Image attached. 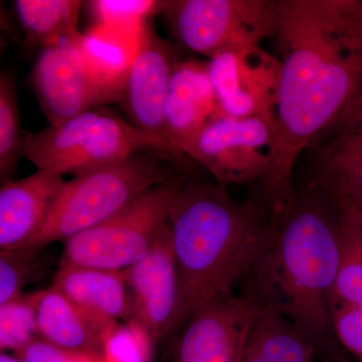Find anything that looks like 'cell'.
Segmentation results:
<instances>
[{
	"label": "cell",
	"mask_w": 362,
	"mask_h": 362,
	"mask_svg": "<svg viewBox=\"0 0 362 362\" xmlns=\"http://www.w3.org/2000/svg\"><path fill=\"white\" fill-rule=\"evenodd\" d=\"M276 37L277 156L262 182L271 204L291 197L300 154L332 126L362 85V23L350 13L349 0H279Z\"/></svg>",
	"instance_id": "cell-1"
},
{
	"label": "cell",
	"mask_w": 362,
	"mask_h": 362,
	"mask_svg": "<svg viewBox=\"0 0 362 362\" xmlns=\"http://www.w3.org/2000/svg\"><path fill=\"white\" fill-rule=\"evenodd\" d=\"M268 220L240 295L304 331L317 349L335 338L328 295L341 265L345 216L339 201L309 182Z\"/></svg>",
	"instance_id": "cell-2"
},
{
	"label": "cell",
	"mask_w": 362,
	"mask_h": 362,
	"mask_svg": "<svg viewBox=\"0 0 362 362\" xmlns=\"http://www.w3.org/2000/svg\"><path fill=\"white\" fill-rule=\"evenodd\" d=\"M265 202H238L226 187L183 181L168 214L178 273L175 331L242 286L268 220Z\"/></svg>",
	"instance_id": "cell-3"
},
{
	"label": "cell",
	"mask_w": 362,
	"mask_h": 362,
	"mask_svg": "<svg viewBox=\"0 0 362 362\" xmlns=\"http://www.w3.org/2000/svg\"><path fill=\"white\" fill-rule=\"evenodd\" d=\"M171 177L160 159L141 153L80 173L66 181L42 230L16 250L40 252L52 243L66 242Z\"/></svg>",
	"instance_id": "cell-4"
},
{
	"label": "cell",
	"mask_w": 362,
	"mask_h": 362,
	"mask_svg": "<svg viewBox=\"0 0 362 362\" xmlns=\"http://www.w3.org/2000/svg\"><path fill=\"white\" fill-rule=\"evenodd\" d=\"M146 149L168 153L163 143L144 134L113 111L98 107L61 125L23 135L21 152L37 170L77 175L125 160Z\"/></svg>",
	"instance_id": "cell-5"
},
{
	"label": "cell",
	"mask_w": 362,
	"mask_h": 362,
	"mask_svg": "<svg viewBox=\"0 0 362 362\" xmlns=\"http://www.w3.org/2000/svg\"><path fill=\"white\" fill-rule=\"evenodd\" d=\"M183 181L156 185L110 218L66 240L59 268L124 271L144 258L168 226V214Z\"/></svg>",
	"instance_id": "cell-6"
},
{
	"label": "cell",
	"mask_w": 362,
	"mask_h": 362,
	"mask_svg": "<svg viewBox=\"0 0 362 362\" xmlns=\"http://www.w3.org/2000/svg\"><path fill=\"white\" fill-rule=\"evenodd\" d=\"M166 11L181 44L209 59L259 47L279 30L276 0H182Z\"/></svg>",
	"instance_id": "cell-7"
},
{
	"label": "cell",
	"mask_w": 362,
	"mask_h": 362,
	"mask_svg": "<svg viewBox=\"0 0 362 362\" xmlns=\"http://www.w3.org/2000/svg\"><path fill=\"white\" fill-rule=\"evenodd\" d=\"M182 154L206 168L221 187L264 182L277 156L275 114L218 117L183 146Z\"/></svg>",
	"instance_id": "cell-8"
},
{
	"label": "cell",
	"mask_w": 362,
	"mask_h": 362,
	"mask_svg": "<svg viewBox=\"0 0 362 362\" xmlns=\"http://www.w3.org/2000/svg\"><path fill=\"white\" fill-rule=\"evenodd\" d=\"M83 37L77 33L44 45L33 66V87L52 126L117 100L95 74Z\"/></svg>",
	"instance_id": "cell-9"
},
{
	"label": "cell",
	"mask_w": 362,
	"mask_h": 362,
	"mask_svg": "<svg viewBox=\"0 0 362 362\" xmlns=\"http://www.w3.org/2000/svg\"><path fill=\"white\" fill-rule=\"evenodd\" d=\"M259 310L240 294L204 305L178 329L173 362H242Z\"/></svg>",
	"instance_id": "cell-10"
},
{
	"label": "cell",
	"mask_w": 362,
	"mask_h": 362,
	"mask_svg": "<svg viewBox=\"0 0 362 362\" xmlns=\"http://www.w3.org/2000/svg\"><path fill=\"white\" fill-rule=\"evenodd\" d=\"M207 68L223 115L246 118L275 111L281 62L261 45L218 54Z\"/></svg>",
	"instance_id": "cell-11"
},
{
	"label": "cell",
	"mask_w": 362,
	"mask_h": 362,
	"mask_svg": "<svg viewBox=\"0 0 362 362\" xmlns=\"http://www.w3.org/2000/svg\"><path fill=\"white\" fill-rule=\"evenodd\" d=\"M178 63L168 42L150 26L141 25L121 99L131 124L163 143L168 151L164 105L171 76Z\"/></svg>",
	"instance_id": "cell-12"
},
{
	"label": "cell",
	"mask_w": 362,
	"mask_h": 362,
	"mask_svg": "<svg viewBox=\"0 0 362 362\" xmlns=\"http://www.w3.org/2000/svg\"><path fill=\"white\" fill-rule=\"evenodd\" d=\"M124 272L129 319L141 324L154 342L175 332L178 273L168 223L146 256Z\"/></svg>",
	"instance_id": "cell-13"
},
{
	"label": "cell",
	"mask_w": 362,
	"mask_h": 362,
	"mask_svg": "<svg viewBox=\"0 0 362 362\" xmlns=\"http://www.w3.org/2000/svg\"><path fill=\"white\" fill-rule=\"evenodd\" d=\"M221 115L207 63H178L171 76L164 105V130L169 156L182 158L183 146Z\"/></svg>",
	"instance_id": "cell-14"
},
{
	"label": "cell",
	"mask_w": 362,
	"mask_h": 362,
	"mask_svg": "<svg viewBox=\"0 0 362 362\" xmlns=\"http://www.w3.org/2000/svg\"><path fill=\"white\" fill-rule=\"evenodd\" d=\"M56 171L37 170L0 188V251L16 250L42 230L52 204L65 185Z\"/></svg>",
	"instance_id": "cell-15"
},
{
	"label": "cell",
	"mask_w": 362,
	"mask_h": 362,
	"mask_svg": "<svg viewBox=\"0 0 362 362\" xmlns=\"http://www.w3.org/2000/svg\"><path fill=\"white\" fill-rule=\"evenodd\" d=\"M52 286L106 334L120 319L130 318L129 294L124 271L59 268Z\"/></svg>",
	"instance_id": "cell-16"
},
{
	"label": "cell",
	"mask_w": 362,
	"mask_h": 362,
	"mask_svg": "<svg viewBox=\"0 0 362 362\" xmlns=\"http://www.w3.org/2000/svg\"><path fill=\"white\" fill-rule=\"evenodd\" d=\"M344 216V249L328 312L335 338L362 362V244L345 211Z\"/></svg>",
	"instance_id": "cell-17"
},
{
	"label": "cell",
	"mask_w": 362,
	"mask_h": 362,
	"mask_svg": "<svg viewBox=\"0 0 362 362\" xmlns=\"http://www.w3.org/2000/svg\"><path fill=\"white\" fill-rule=\"evenodd\" d=\"M37 335L59 349L102 361L106 332L54 289L35 292Z\"/></svg>",
	"instance_id": "cell-18"
},
{
	"label": "cell",
	"mask_w": 362,
	"mask_h": 362,
	"mask_svg": "<svg viewBox=\"0 0 362 362\" xmlns=\"http://www.w3.org/2000/svg\"><path fill=\"white\" fill-rule=\"evenodd\" d=\"M311 182L340 201L362 204V126L338 133L321 150Z\"/></svg>",
	"instance_id": "cell-19"
},
{
	"label": "cell",
	"mask_w": 362,
	"mask_h": 362,
	"mask_svg": "<svg viewBox=\"0 0 362 362\" xmlns=\"http://www.w3.org/2000/svg\"><path fill=\"white\" fill-rule=\"evenodd\" d=\"M317 346L284 316L263 308L252 323L242 362H314Z\"/></svg>",
	"instance_id": "cell-20"
},
{
	"label": "cell",
	"mask_w": 362,
	"mask_h": 362,
	"mask_svg": "<svg viewBox=\"0 0 362 362\" xmlns=\"http://www.w3.org/2000/svg\"><path fill=\"white\" fill-rule=\"evenodd\" d=\"M82 4L75 0H16L14 6L28 42L44 47L78 33Z\"/></svg>",
	"instance_id": "cell-21"
},
{
	"label": "cell",
	"mask_w": 362,
	"mask_h": 362,
	"mask_svg": "<svg viewBox=\"0 0 362 362\" xmlns=\"http://www.w3.org/2000/svg\"><path fill=\"white\" fill-rule=\"evenodd\" d=\"M20 112L13 78L7 74L0 78V177L11 180L21 157Z\"/></svg>",
	"instance_id": "cell-22"
},
{
	"label": "cell",
	"mask_w": 362,
	"mask_h": 362,
	"mask_svg": "<svg viewBox=\"0 0 362 362\" xmlns=\"http://www.w3.org/2000/svg\"><path fill=\"white\" fill-rule=\"evenodd\" d=\"M35 292L21 295L0 306V349L1 352L23 349L39 337L35 306Z\"/></svg>",
	"instance_id": "cell-23"
},
{
	"label": "cell",
	"mask_w": 362,
	"mask_h": 362,
	"mask_svg": "<svg viewBox=\"0 0 362 362\" xmlns=\"http://www.w3.org/2000/svg\"><path fill=\"white\" fill-rule=\"evenodd\" d=\"M153 343L141 324L127 319L105 335L102 362H150Z\"/></svg>",
	"instance_id": "cell-24"
},
{
	"label": "cell",
	"mask_w": 362,
	"mask_h": 362,
	"mask_svg": "<svg viewBox=\"0 0 362 362\" xmlns=\"http://www.w3.org/2000/svg\"><path fill=\"white\" fill-rule=\"evenodd\" d=\"M39 252L23 250L0 251V306L21 297L32 278Z\"/></svg>",
	"instance_id": "cell-25"
},
{
	"label": "cell",
	"mask_w": 362,
	"mask_h": 362,
	"mask_svg": "<svg viewBox=\"0 0 362 362\" xmlns=\"http://www.w3.org/2000/svg\"><path fill=\"white\" fill-rule=\"evenodd\" d=\"M168 2L156 1H112L102 0L93 2L98 18L105 25H127L143 21L145 16L165 8Z\"/></svg>",
	"instance_id": "cell-26"
},
{
	"label": "cell",
	"mask_w": 362,
	"mask_h": 362,
	"mask_svg": "<svg viewBox=\"0 0 362 362\" xmlns=\"http://www.w3.org/2000/svg\"><path fill=\"white\" fill-rule=\"evenodd\" d=\"M21 362H102L98 359L71 354L37 337L14 354Z\"/></svg>",
	"instance_id": "cell-27"
},
{
	"label": "cell",
	"mask_w": 362,
	"mask_h": 362,
	"mask_svg": "<svg viewBox=\"0 0 362 362\" xmlns=\"http://www.w3.org/2000/svg\"><path fill=\"white\" fill-rule=\"evenodd\" d=\"M362 126V85L357 90L356 96L345 107L332 127L337 128V133L345 132Z\"/></svg>",
	"instance_id": "cell-28"
},
{
	"label": "cell",
	"mask_w": 362,
	"mask_h": 362,
	"mask_svg": "<svg viewBox=\"0 0 362 362\" xmlns=\"http://www.w3.org/2000/svg\"><path fill=\"white\" fill-rule=\"evenodd\" d=\"M362 244V204H349L338 199Z\"/></svg>",
	"instance_id": "cell-29"
},
{
	"label": "cell",
	"mask_w": 362,
	"mask_h": 362,
	"mask_svg": "<svg viewBox=\"0 0 362 362\" xmlns=\"http://www.w3.org/2000/svg\"><path fill=\"white\" fill-rule=\"evenodd\" d=\"M349 8L351 16L362 23V0H349Z\"/></svg>",
	"instance_id": "cell-30"
},
{
	"label": "cell",
	"mask_w": 362,
	"mask_h": 362,
	"mask_svg": "<svg viewBox=\"0 0 362 362\" xmlns=\"http://www.w3.org/2000/svg\"><path fill=\"white\" fill-rule=\"evenodd\" d=\"M0 362H21L16 356H11L7 352L0 354Z\"/></svg>",
	"instance_id": "cell-31"
},
{
	"label": "cell",
	"mask_w": 362,
	"mask_h": 362,
	"mask_svg": "<svg viewBox=\"0 0 362 362\" xmlns=\"http://www.w3.org/2000/svg\"><path fill=\"white\" fill-rule=\"evenodd\" d=\"M337 362H344V361H337Z\"/></svg>",
	"instance_id": "cell-32"
}]
</instances>
